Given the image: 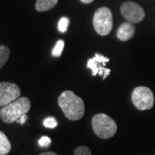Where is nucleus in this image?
Masks as SVG:
<instances>
[{
    "label": "nucleus",
    "instance_id": "1",
    "mask_svg": "<svg viewBox=\"0 0 155 155\" xmlns=\"http://www.w3.org/2000/svg\"><path fill=\"white\" fill-rule=\"evenodd\" d=\"M58 104L64 115L70 121H78L84 114V104L83 99L78 97L72 91L62 92L58 98Z\"/></svg>",
    "mask_w": 155,
    "mask_h": 155
},
{
    "label": "nucleus",
    "instance_id": "18",
    "mask_svg": "<svg viewBox=\"0 0 155 155\" xmlns=\"http://www.w3.org/2000/svg\"><path fill=\"white\" fill-rule=\"evenodd\" d=\"M27 120H28V116H27V114H23L22 116H21L19 117V119L17 120V122H18L19 124H24Z\"/></svg>",
    "mask_w": 155,
    "mask_h": 155
},
{
    "label": "nucleus",
    "instance_id": "11",
    "mask_svg": "<svg viewBox=\"0 0 155 155\" xmlns=\"http://www.w3.org/2000/svg\"><path fill=\"white\" fill-rule=\"evenodd\" d=\"M11 149V145L9 139L2 131H0V155L8 154Z\"/></svg>",
    "mask_w": 155,
    "mask_h": 155
},
{
    "label": "nucleus",
    "instance_id": "13",
    "mask_svg": "<svg viewBox=\"0 0 155 155\" xmlns=\"http://www.w3.org/2000/svg\"><path fill=\"white\" fill-rule=\"evenodd\" d=\"M64 47H65V41L63 40H59L56 42L55 46L52 51V55L54 57H60L62 54V52H63Z\"/></svg>",
    "mask_w": 155,
    "mask_h": 155
},
{
    "label": "nucleus",
    "instance_id": "6",
    "mask_svg": "<svg viewBox=\"0 0 155 155\" xmlns=\"http://www.w3.org/2000/svg\"><path fill=\"white\" fill-rule=\"evenodd\" d=\"M121 13L131 23L141 22L145 17L143 8L134 2H125L121 6Z\"/></svg>",
    "mask_w": 155,
    "mask_h": 155
},
{
    "label": "nucleus",
    "instance_id": "5",
    "mask_svg": "<svg viewBox=\"0 0 155 155\" xmlns=\"http://www.w3.org/2000/svg\"><path fill=\"white\" fill-rule=\"evenodd\" d=\"M131 99L134 105L139 110H147L153 108L154 104V96L148 87L138 86L134 89Z\"/></svg>",
    "mask_w": 155,
    "mask_h": 155
},
{
    "label": "nucleus",
    "instance_id": "12",
    "mask_svg": "<svg viewBox=\"0 0 155 155\" xmlns=\"http://www.w3.org/2000/svg\"><path fill=\"white\" fill-rule=\"evenodd\" d=\"M10 56V49L5 45H0V68L5 66Z\"/></svg>",
    "mask_w": 155,
    "mask_h": 155
},
{
    "label": "nucleus",
    "instance_id": "17",
    "mask_svg": "<svg viewBox=\"0 0 155 155\" xmlns=\"http://www.w3.org/2000/svg\"><path fill=\"white\" fill-rule=\"evenodd\" d=\"M38 143L41 147H48L51 145V139L48 136H42L39 140Z\"/></svg>",
    "mask_w": 155,
    "mask_h": 155
},
{
    "label": "nucleus",
    "instance_id": "14",
    "mask_svg": "<svg viewBox=\"0 0 155 155\" xmlns=\"http://www.w3.org/2000/svg\"><path fill=\"white\" fill-rule=\"evenodd\" d=\"M69 22H70V20L68 17H61L58 22V30L61 33H66L67 28H68V26H69Z\"/></svg>",
    "mask_w": 155,
    "mask_h": 155
},
{
    "label": "nucleus",
    "instance_id": "7",
    "mask_svg": "<svg viewBox=\"0 0 155 155\" xmlns=\"http://www.w3.org/2000/svg\"><path fill=\"white\" fill-rule=\"evenodd\" d=\"M109 61L110 59L108 57H105L97 53L93 58L89 60L86 67L91 69L92 76L99 75V76H102L104 79H105L111 72L110 69L105 67L106 64L109 62Z\"/></svg>",
    "mask_w": 155,
    "mask_h": 155
},
{
    "label": "nucleus",
    "instance_id": "8",
    "mask_svg": "<svg viewBox=\"0 0 155 155\" xmlns=\"http://www.w3.org/2000/svg\"><path fill=\"white\" fill-rule=\"evenodd\" d=\"M21 91L16 84L0 83V107H4L20 97Z\"/></svg>",
    "mask_w": 155,
    "mask_h": 155
},
{
    "label": "nucleus",
    "instance_id": "16",
    "mask_svg": "<svg viewBox=\"0 0 155 155\" xmlns=\"http://www.w3.org/2000/svg\"><path fill=\"white\" fill-rule=\"evenodd\" d=\"M74 155H91V151L87 147L80 146L74 150Z\"/></svg>",
    "mask_w": 155,
    "mask_h": 155
},
{
    "label": "nucleus",
    "instance_id": "19",
    "mask_svg": "<svg viewBox=\"0 0 155 155\" xmlns=\"http://www.w3.org/2000/svg\"><path fill=\"white\" fill-rule=\"evenodd\" d=\"M40 155H58L56 154L55 153H53V152H46V153H41V154Z\"/></svg>",
    "mask_w": 155,
    "mask_h": 155
},
{
    "label": "nucleus",
    "instance_id": "20",
    "mask_svg": "<svg viewBox=\"0 0 155 155\" xmlns=\"http://www.w3.org/2000/svg\"><path fill=\"white\" fill-rule=\"evenodd\" d=\"M84 4H91L93 0H80Z\"/></svg>",
    "mask_w": 155,
    "mask_h": 155
},
{
    "label": "nucleus",
    "instance_id": "3",
    "mask_svg": "<svg viewBox=\"0 0 155 155\" xmlns=\"http://www.w3.org/2000/svg\"><path fill=\"white\" fill-rule=\"evenodd\" d=\"M92 128L94 133L101 139H110L116 134L117 125L116 122L106 114L100 113L93 116Z\"/></svg>",
    "mask_w": 155,
    "mask_h": 155
},
{
    "label": "nucleus",
    "instance_id": "10",
    "mask_svg": "<svg viewBox=\"0 0 155 155\" xmlns=\"http://www.w3.org/2000/svg\"><path fill=\"white\" fill-rule=\"evenodd\" d=\"M57 3L58 0H36L35 9L41 12L49 11L57 5Z\"/></svg>",
    "mask_w": 155,
    "mask_h": 155
},
{
    "label": "nucleus",
    "instance_id": "2",
    "mask_svg": "<svg viewBox=\"0 0 155 155\" xmlns=\"http://www.w3.org/2000/svg\"><path fill=\"white\" fill-rule=\"evenodd\" d=\"M31 104L28 97H19L0 110V117L6 123L17 122L20 116L28 113Z\"/></svg>",
    "mask_w": 155,
    "mask_h": 155
},
{
    "label": "nucleus",
    "instance_id": "15",
    "mask_svg": "<svg viewBox=\"0 0 155 155\" xmlns=\"http://www.w3.org/2000/svg\"><path fill=\"white\" fill-rule=\"evenodd\" d=\"M43 125H44L45 127H48V128H54V127H57L58 122H57L54 117L49 116V117L45 118L44 121H43Z\"/></svg>",
    "mask_w": 155,
    "mask_h": 155
},
{
    "label": "nucleus",
    "instance_id": "9",
    "mask_svg": "<svg viewBox=\"0 0 155 155\" xmlns=\"http://www.w3.org/2000/svg\"><path fill=\"white\" fill-rule=\"evenodd\" d=\"M135 28L131 22H124L118 28L116 32V36L120 41H127L132 38L134 35Z\"/></svg>",
    "mask_w": 155,
    "mask_h": 155
},
{
    "label": "nucleus",
    "instance_id": "4",
    "mask_svg": "<svg viewBox=\"0 0 155 155\" xmlns=\"http://www.w3.org/2000/svg\"><path fill=\"white\" fill-rule=\"evenodd\" d=\"M93 26L100 35H107L113 28L112 12L108 7H101L93 16Z\"/></svg>",
    "mask_w": 155,
    "mask_h": 155
}]
</instances>
